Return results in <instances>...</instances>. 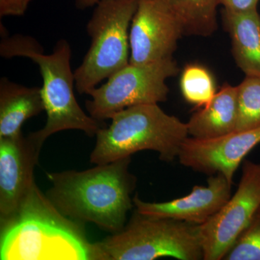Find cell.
<instances>
[{"instance_id": "1", "label": "cell", "mask_w": 260, "mask_h": 260, "mask_svg": "<svg viewBox=\"0 0 260 260\" xmlns=\"http://www.w3.org/2000/svg\"><path fill=\"white\" fill-rule=\"evenodd\" d=\"M131 157L85 171L48 173L46 196L58 211L78 223H93L115 234L125 226L134 206L137 178L129 172Z\"/></svg>"}, {"instance_id": "2", "label": "cell", "mask_w": 260, "mask_h": 260, "mask_svg": "<svg viewBox=\"0 0 260 260\" xmlns=\"http://www.w3.org/2000/svg\"><path fill=\"white\" fill-rule=\"evenodd\" d=\"M79 223L59 213L36 184L16 216L1 225L0 259L95 260Z\"/></svg>"}, {"instance_id": "3", "label": "cell", "mask_w": 260, "mask_h": 260, "mask_svg": "<svg viewBox=\"0 0 260 260\" xmlns=\"http://www.w3.org/2000/svg\"><path fill=\"white\" fill-rule=\"evenodd\" d=\"M0 55L5 59L26 57L39 68L43 79L42 93L47 119L42 129L30 136L41 148L51 135L65 130H80L89 137L107 126L86 114L75 95V74L71 69L72 50L68 41L56 43L47 54L35 39L28 36L5 37L0 44Z\"/></svg>"}, {"instance_id": "4", "label": "cell", "mask_w": 260, "mask_h": 260, "mask_svg": "<svg viewBox=\"0 0 260 260\" xmlns=\"http://www.w3.org/2000/svg\"><path fill=\"white\" fill-rule=\"evenodd\" d=\"M110 125L98 132L90 155L95 165L109 164L141 150L157 152L160 160L178 158L181 145L189 137L186 123L170 115L158 104H142L116 113Z\"/></svg>"}, {"instance_id": "5", "label": "cell", "mask_w": 260, "mask_h": 260, "mask_svg": "<svg viewBox=\"0 0 260 260\" xmlns=\"http://www.w3.org/2000/svg\"><path fill=\"white\" fill-rule=\"evenodd\" d=\"M93 249L95 260L203 259L200 225L137 211L122 230Z\"/></svg>"}, {"instance_id": "6", "label": "cell", "mask_w": 260, "mask_h": 260, "mask_svg": "<svg viewBox=\"0 0 260 260\" xmlns=\"http://www.w3.org/2000/svg\"><path fill=\"white\" fill-rule=\"evenodd\" d=\"M139 0H101L87 24L90 45L75 70V89L88 93L129 64V29Z\"/></svg>"}, {"instance_id": "7", "label": "cell", "mask_w": 260, "mask_h": 260, "mask_svg": "<svg viewBox=\"0 0 260 260\" xmlns=\"http://www.w3.org/2000/svg\"><path fill=\"white\" fill-rule=\"evenodd\" d=\"M179 72L173 57L149 64H129L88 93L87 112L104 121L126 108L166 102L169 92L167 80Z\"/></svg>"}, {"instance_id": "8", "label": "cell", "mask_w": 260, "mask_h": 260, "mask_svg": "<svg viewBox=\"0 0 260 260\" xmlns=\"http://www.w3.org/2000/svg\"><path fill=\"white\" fill-rule=\"evenodd\" d=\"M260 208V164L244 160L235 194L200 225L203 259H223Z\"/></svg>"}, {"instance_id": "9", "label": "cell", "mask_w": 260, "mask_h": 260, "mask_svg": "<svg viewBox=\"0 0 260 260\" xmlns=\"http://www.w3.org/2000/svg\"><path fill=\"white\" fill-rule=\"evenodd\" d=\"M182 27L169 0H139L129 29V64L173 57Z\"/></svg>"}, {"instance_id": "10", "label": "cell", "mask_w": 260, "mask_h": 260, "mask_svg": "<svg viewBox=\"0 0 260 260\" xmlns=\"http://www.w3.org/2000/svg\"><path fill=\"white\" fill-rule=\"evenodd\" d=\"M41 148L30 135L0 138V225L15 218L36 185Z\"/></svg>"}, {"instance_id": "11", "label": "cell", "mask_w": 260, "mask_h": 260, "mask_svg": "<svg viewBox=\"0 0 260 260\" xmlns=\"http://www.w3.org/2000/svg\"><path fill=\"white\" fill-rule=\"evenodd\" d=\"M260 143V127L234 131L220 138L198 140L188 137L178 159L194 172L223 174L233 183L234 174L248 153Z\"/></svg>"}, {"instance_id": "12", "label": "cell", "mask_w": 260, "mask_h": 260, "mask_svg": "<svg viewBox=\"0 0 260 260\" xmlns=\"http://www.w3.org/2000/svg\"><path fill=\"white\" fill-rule=\"evenodd\" d=\"M232 184L223 174L211 175L208 185L195 186L189 194L164 203L143 201L133 198L135 211L147 216L173 219L203 225L220 210L232 196Z\"/></svg>"}, {"instance_id": "13", "label": "cell", "mask_w": 260, "mask_h": 260, "mask_svg": "<svg viewBox=\"0 0 260 260\" xmlns=\"http://www.w3.org/2000/svg\"><path fill=\"white\" fill-rule=\"evenodd\" d=\"M239 107L237 86L225 84L211 102L191 116L188 134L198 140L213 139L236 131Z\"/></svg>"}, {"instance_id": "14", "label": "cell", "mask_w": 260, "mask_h": 260, "mask_svg": "<svg viewBox=\"0 0 260 260\" xmlns=\"http://www.w3.org/2000/svg\"><path fill=\"white\" fill-rule=\"evenodd\" d=\"M45 111L42 88L28 87L11 81L6 77L0 80V138L22 133L25 121Z\"/></svg>"}, {"instance_id": "15", "label": "cell", "mask_w": 260, "mask_h": 260, "mask_svg": "<svg viewBox=\"0 0 260 260\" xmlns=\"http://www.w3.org/2000/svg\"><path fill=\"white\" fill-rule=\"evenodd\" d=\"M224 26L232 39L237 66L246 76L260 78V15L257 9L245 13L222 12Z\"/></svg>"}, {"instance_id": "16", "label": "cell", "mask_w": 260, "mask_h": 260, "mask_svg": "<svg viewBox=\"0 0 260 260\" xmlns=\"http://www.w3.org/2000/svg\"><path fill=\"white\" fill-rule=\"evenodd\" d=\"M184 35L208 37L218 28V0H169Z\"/></svg>"}, {"instance_id": "17", "label": "cell", "mask_w": 260, "mask_h": 260, "mask_svg": "<svg viewBox=\"0 0 260 260\" xmlns=\"http://www.w3.org/2000/svg\"><path fill=\"white\" fill-rule=\"evenodd\" d=\"M180 89L186 102L197 107L208 105L217 93L213 75L200 64H189L184 68L181 75Z\"/></svg>"}, {"instance_id": "18", "label": "cell", "mask_w": 260, "mask_h": 260, "mask_svg": "<svg viewBox=\"0 0 260 260\" xmlns=\"http://www.w3.org/2000/svg\"><path fill=\"white\" fill-rule=\"evenodd\" d=\"M237 88L239 114L236 131L260 127V78L246 76Z\"/></svg>"}, {"instance_id": "19", "label": "cell", "mask_w": 260, "mask_h": 260, "mask_svg": "<svg viewBox=\"0 0 260 260\" xmlns=\"http://www.w3.org/2000/svg\"><path fill=\"white\" fill-rule=\"evenodd\" d=\"M223 259L260 260V208Z\"/></svg>"}, {"instance_id": "20", "label": "cell", "mask_w": 260, "mask_h": 260, "mask_svg": "<svg viewBox=\"0 0 260 260\" xmlns=\"http://www.w3.org/2000/svg\"><path fill=\"white\" fill-rule=\"evenodd\" d=\"M34 0H0V17H20L25 14Z\"/></svg>"}, {"instance_id": "21", "label": "cell", "mask_w": 260, "mask_h": 260, "mask_svg": "<svg viewBox=\"0 0 260 260\" xmlns=\"http://www.w3.org/2000/svg\"><path fill=\"white\" fill-rule=\"evenodd\" d=\"M259 0H218L224 10L232 13H245L257 9Z\"/></svg>"}, {"instance_id": "22", "label": "cell", "mask_w": 260, "mask_h": 260, "mask_svg": "<svg viewBox=\"0 0 260 260\" xmlns=\"http://www.w3.org/2000/svg\"><path fill=\"white\" fill-rule=\"evenodd\" d=\"M75 6L78 9L85 10L89 8H93L101 0H73Z\"/></svg>"}]
</instances>
